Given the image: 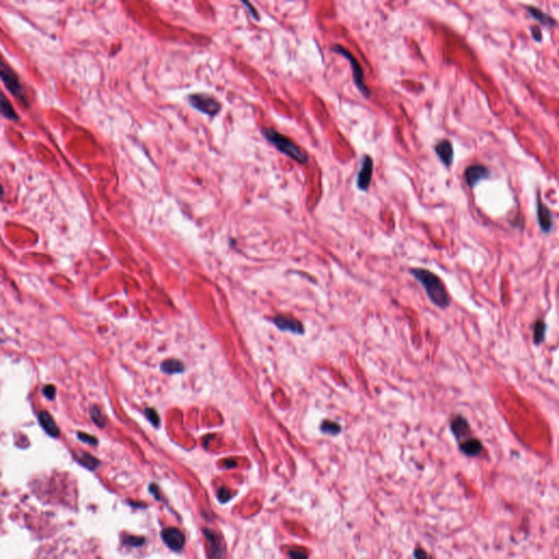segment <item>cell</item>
I'll return each mask as SVG.
<instances>
[{
    "mask_svg": "<svg viewBox=\"0 0 559 559\" xmlns=\"http://www.w3.org/2000/svg\"><path fill=\"white\" fill-rule=\"evenodd\" d=\"M411 273L416 279L424 290L429 299L439 308H447L450 305V297L444 288L442 281L432 271L426 269H411Z\"/></svg>",
    "mask_w": 559,
    "mask_h": 559,
    "instance_id": "1",
    "label": "cell"
},
{
    "mask_svg": "<svg viewBox=\"0 0 559 559\" xmlns=\"http://www.w3.org/2000/svg\"><path fill=\"white\" fill-rule=\"evenodd\" d=\"M262 133H264L265 139L276 147V150L289 156L290 159L299 163V164H306L308 162L309 159L307 153L301 150L293 140L289 139L288 137L283 136L272 128H265Z\"/></svg>",
    "mask_w": 559,
    "mask_h": 559,
    "instance_id": "2",
    "label": "cell"
},
{
    "mask_svg": "<svg viewBox=\"0 0 559 559\" xmlns=\"http://www.w3.org/2000/svg\"><path fill=\"white\" fill-rule=\"evenodd\" d=\"M332 52L335 54H338V55L343 56L344 58H346L350 61L351 67H352L354 83H355L356 88H357L358 91L363 94V96H365L366 98H368L370 96V90L367 88V86H366L365 73H364L362 66H360V63L358 62L357 59L353 56V54L351 53L349 49H346L345 47L339 45V44H336V45H334L332 47Z\"/></svg>",
    "mask_w": 559,
    "mask_h": 559,
    "instance_id": "3",
    "label": "cell"
},
{
    "mask_svg": "<svg viewBox=\"0 0 559 559\" xmlns=\"http://www.w3.org/2000/svg\"><path fill=\"white\" fill-rule=\"evenodd\" d=\"M1 78L4 86H6L8 88V91L11 93L12 95L19 98L24 105H28L27 96L26 94H24V90L21 86V83L19 81L18 77L11 69L4 65V62L1 63Z\"/></svg>",
    "mask_w": 559,
    "mask_h": 559,
    "instance_id": "4",
    "label": "cell"
},
{
    "mask_svg": "<svg viewBox=\"0 0 559 559\" xmlns=\"http://www.w3.org/2000/svg\"><path fill=\"white\" fill-rule=\"evenodd\" d=\"M191 105L198 111H200L207 115H216L221 110L220 103L206 94H194L189 97Z\"/></svg>",
    "mask_w": 559,
    "mask_h": 559,
    "instance_id": "5",
    "label": "cell"
},
{
    "mask_svg": "<svg viewBox=\"0 0 559 559\" xmlns=\"http://www.w3.org/2000/svg\"><path fill=\"white\" fill-rule=\"evenodd\" d=\"M271 321L276 325V328H278L280 331L291 332L296 335H301L305 332L303 324L295 317H292V316L278 315L272 318Z\"/></svg>",
    "mask_w": 559,
    "mask_h": 559,
    "instance_id": "6",
    "label": "cell"
},
{
    "mask_svg": "<svg viewBox=\"0 0 559 559\" xmlns=\"http://www.w3.org/2000/svg\"><path fill=\"white\" fill-rule=\"evenodd\" d=\"M205 536L209 546L210 559H222L225 554V544L220 534L211 529H205Z\"/></svg>",
    "mask_w": 559,
    "mask_h": 559,
    "instance_id": "7",
    "label": "cell"
},
{
    "mask_svg": "<svg viewBox=\"0 0 559 559\" xmlns=\"http://www.w3.org/2000/svg\"><path fill=\"white\" fill-rule=\"evenodd\" d=\"M373 172H374V160L372 156L365 155L362 161V166L358 172L357 179H356V185H357L358 189L360 190H368L372 182L373 178Z\"/></svg>",
    "mask_w": 559,
    "mask_h": 559,
    "instance_id": "8",
    "label": "cell"
},
{
    "mask_svg": "<svg viewBox=\"0 0 559 559\" xmlns=\"http://www.w3.org/2000/svg\"><path fill=\"white\" fill-rule=\"evenodd\" d=\"M162 538L173 551L179 552L185 545V535L177 528H167L162 531Z\"/></svg>",
    "mask_w": 559,
    "mask_h": 559,
    "instance_id": "9",
    "label": "cell"
},
{
    "mask_svg": "<svg viewBox=\"0 0 559 559\" xmlns=\"http://www.w3.org/2000/svg\"><path fill=\"white\" fill-rule=\"evenodd\" d=\"M464 177L469 187H475L479 181L489 177V170L484 165H471L464 172Z\"/></svg>",
    "mask_w": 559,
    "mask_h": 559,
    "instance_id": "10",
    "label": "cell"
},
{
    "mask_svg": "<svg viewBox=\"0 0 559 559\" xmlns=\"http://www.w3.org/2000/svg\"><path fill=\"white\" fill-rule=\"evenodd\" d=\"M435 152L438 155L439 160L446 166H451L453 163V147L452 143L448 140L439 141L435 146Z\"/></svg>",
    "mask_w": 559,
    "mask_h": 559,
    "instance_id": "11",
    "label": "cell"
},
{
    "mask_svg": "<svg viewBox=\"0 0 559 559\" xmlns=\"http://www.w3.org/2000/svg\"><path fill=\"white\" fill-rule=\"evenodd\" d=\"M537 220L544 233H550L553 227V216L550 209L542 201L537 202Z\"/></svg>",
    "mask_w": 559,
    "mask_h": 559,
    "instance_id": "12",
    "label": "cell"
},
{
    "mask_svg": "<svg viewBox=\"0 0 559 559\" xmlns=\"http://www.w3.org/2000/svg\"><path fill=\"white\" fill-rule=\"evenodd\" d=\"M450 427H451V432L454 435V437H456L458 440L466 438L470 435V432H471V428H470L468 420L464 417L460 416V415L452 419Z\"/></svg>",
    "mask_w": 559,
    "mask_h": 559,
    "instance_id": "13",
    "label": "cell"
},
{
    "mask_svg": "<svg viewBox=\"0 0 559 559\" xmlns=\"http://www.w3.org/2000/svg\"><path fill=\"white\" fill-rule=\"evenodd\" d=\"M460 450L468 457H476L483 450V443L477 438H469L460 443Z\"/></svg>",
    "mask_w": 559,
    "mask_h": 559,
    "instance_id": "14",
    "label": "cell"
},
{
    "mask_svg": "<svg viewBox=\"0 0 559 559\" xmlns=\"http://www.w3.org/2000/svg\"><path fill=\"white\" fill-rule=\"evenodd\" d=\"M38 420H39V424H41V426L45 429V432L51 435L53 437H58L59 436V429L57 427V425L55 423V420L53 419V417L51 416V414L46 411H43L38 414Z\"/></svg>",
    "mask_w": 559,
    "mask_h": 559,
    "instance_id": "15",
    "label": "cell"
},
{
    "mask_svg": "<svg viewBox=\"0 0 559 559\" xmlns=\"http://www.w3.org/2000/svg\"><path fill=\"white\" fill-rule=\"evenodd\" d=\"M528 12L531 14V16L537 20L538 22H541L543 26H546V27H553L556 24V21L554 20L551 16H548L547 13L543 12L542 10L537 9L535 7H529L528 8Z\"/></svg>",
    "mask_w": 559,
    "mask_h": 559,
    "instance_id": "16",
    "label": "cell"
},
{
    "mask_svg": "<svg viewBox=\"0 0 559 559\" xmlns=\"http://www.w3.org/2000/svg\"><path fill=\"white\" fill-rule=\"evenodd\" d=\"M161 369H162L163 373H166V374H179L181 372H184L185 366L180 362V360L167 359V360H164V362L162 363Z\"/></svg>",
    "mask_w": 559,
    "mask_h": 559,
    "instance_id": "17",
    "label": "cell"
},
{
    "mask_svg": "<svg viewBox=\"0 0 559 559\" xmlns=\"http://www.w3.org/2000/svg\"><path fill=\"white\" fill-rule=\"evenodd\" d=\"M320 430H321V433H324L325 435L336 436V435H339L341 433L342 427H341V425L339 423L333 422V420H330V419H325V420H324L323 423H321Z\"/></svg>",
    "mask_w": 559,
    "mask_h": 559,
    "instance_id": "18",
    "label": "cell"
},
{
    "mask_svg": "<svg viewBox=\"0 0 559 559\" xmlns=\"http://www.w3.org/2000/svg\"><path fill=\"white\" fill-rule=\"evenodd\" d=\"M545 333H546V324L542 320H538L534 324V343L536 345L541 344L545 340Z\"/></svg>",
    "mask_w": 559,
    "mask_h": 559,
    "instance_id": "19",
    "label": "cell"
},
{
    "mask_svg": "<svg viewBox=\"0 0 559 559\" xmlns=\"http://www.w3.org/2000/svg\"><path fill=\"white\" fill-rule=\"evenodd\" d=\"M1 112L3 114V116H6L8 119H12V120L18 119V116L13 110L11 103L7 100V97L4 96L3 94L1 95Z\"/></svg>",
    "mask_w": 559,
    "mask_h": 559,
    "instance_id": "20",
    "label": "cell"
},
{
    "mask_svg": "<svg viewBox=\"0 0 559 559\" xmlns=\"http://www.w3.org/2000/svg\"><path fill=\"white\" fill-rule=\"evenodd\" d=\"M78 461L80 462L82 466H84L90 470H94L95 468H97L98 463H100L97 459L92 457L91 454H88V453H83L82 456L78 458Z\"/></svg>",
    "mask_w": 559,
    "mask_h": 559,
    "instance_id": "21",
    "label": "cell"
},
{
    "mask_svg": "<svg viewBox=\"0 0 559 559\" xmlns=\"http://www.w3.org/2000/svg\"><path fill=\"white\" fill-rule=\"evenodd\" d=\"M90 414H91V418L93 419V422L95 423V425H97L98 427L105 426V418H104L100 409L94 405V407H92L90 409Z\"/></svg>",
    "mask_w": 559,
    "mask_h": 559,
    "instance_id": "22",
    "label": "cell"
},
{
    "mask_svg": "<svg viewBox=\"0 0 559 559\" xmlns=\"http://www.w3.org/2000/svg\"><path fill=\"white\" fill-rule=\"evenodd\" d=\"M290 559H308L309 553L305 548H292L289 551Z\"/></svg>",
    "mask_w": 559,
    "mask_h": 559,
    "instance_id": "23",
    "label": "cell"
},
{
    "mask_svg": "<svg viewBox=\"0 0 559 559\" xmlns=\"http://www.w3.org/2000/svg\"><path fill=\"white\" fill-rule=\"evenodd\" d=\"M146 415H147V419H149L150 422H151L153 425H154L155 427L159 426V425H160V417H159V415H157V413L155 412V410H153V409H147V410H146Z\"/></svg>",
    "mask_w": 559,
    "mask_h": 559,
    "instance_id": "24",
    "label": "cell"
},
{
    "mask_svg": "<svg viewBox=\"0 0 559 559\" xmlns=\"http://www.w3.org/2000/svg\"><path fill=\"white\" fill-rule=\"evenodd\" d=\"M217 497H219V500L221 502H227L232 498V493L230 489H227L225 487H221L219 489V492H217Z\"/></svg>",
    "mask_w": 559,
    "mask_h": 559,
    "instance_id": "25",
    "label": "cell"
},
{
    "mask_svg": "<svg viewBox=\"0 0 559 559\" xmlns=\"http://www.w3.org/2000/svg\"><path fill=\"white\" fill-rule=\"evenodd\" d=\"M78 438L81 440L83 442H87L88 444H92V446H95L97 444V439L93 436H90V435H87L84 433H78Z\"/></svg>",
    "mask_w": 559,
    "mask_h": 559,
    "instance_id": "26",
    "label": "cell"
},
{
    "mask_svg": "<svg viewBox=\"0 0 559 559\" xmlns=\"http://www.w3.org/2000/svg\"><path fill=\"white\" fill-rule=\"evenodd\" d=\"M413 556L414 559H429L428 554L426 553V551L423 550V548L417 547L415 548L414 552H413Z\"/></svg>",
    "mask_w": 559,
    "mask_h": 559,
    "instance_id": "27",
    "label": "cell"
},
{
    "mask_svg": "<svg viewBox=\"0 0 559 559\" xmlns=\"http://www.w3.org/2000/svg\"><path fill=\"white\" fill-rule=\"evenodd\" d=\"M43 392H44V394H45V395H46V398H47V399H49V400H53L54 398H55V394H56V389H55V387H54V385H52V384H48V385H46V387H45V388H44Z\"/></svg>",
    "mask_w": 559,
    "mask_h": 559,
    "instance_id": "28",
    "label": "cell"
},
{
    "mask_svg": "<svg viewBox=\"0 0 559 559\" xmlns=\"http://www.w3.org/2000/svg\"><path fill=\"white\" fill-rule=\"evenodd\" d=\"M532 36L533 38L535 39L536 42H541L542 41V31L541 29L538 27H533L532 28Z\"/></svg>",
    "mask_w": 559,
    "mask_h": 559,
    "instance_id": "29",
    "label": "cell"
},
{
    "mask_svg": "<svg viewBox=\"0 0 559 559\" xmlns=\"http://www.w3.org/2000/svg\"><path fill=\"white\" fill-rule=\"evenodd\" d=\"M244 4H245V6H247V8H248L249 12H250V14H251V17H254V19H256V20H259V13L257 12L256 10H255V8L251 6V3L244 1Z\"/></svg>",
    "mask_w": 559,
    "mask_h": 559,
    "instance_id": "30",
    "label": "cell"
},
{
    "mask_svg": "<svg viewBox=\"0 0 559 559\" xmlns=\"http://www.w3.org/2000/svg\"><path fill=\"white\" fill-rule=\"evenodd\" d=\"M224 466L226 468H235L237 466V462L235 460H227V461H224Z\"/></svg>",
    "mask_w": 559,
    "mask_h": 559,
    "instance_id": "31",
    "label": "cell"
}]
</instances>
